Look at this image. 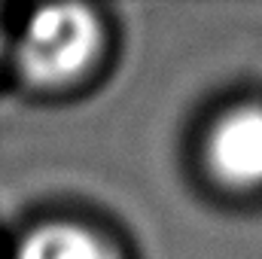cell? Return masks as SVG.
I'll list each match as a JSON object with an SVG mask.
<instances>
[{"instance_id": "cell-2", "label": "cell", "mask_w": 262, "mask_h": 259, "mask_svg": "<svg viewBox=\"0 0 262 259\" xmlns=\"http://www.w3.org/2000/svg\"><path fill=\"white\" fill-rule=\"evenodd\" d=\"M210 183L235 198H262V98L226 104L201 137Z\"/></svg>"}, {"instance_id": "cell-4", "label": "cell", "mask_w": 262, "mask_h": 259, "mask_svg": "<svg viewBox=\"0 0 262 259\" xmlns=\"http://www.w3.org/2000/svg\"><path fill=\"white\" fill-rule=\"evenodd\" d=\"M0 46H3V34H0Z\"/></svg>"}, {"instance_id": "cell-3", "label": "cell", "mask_w": 262, "mask_h": 259, "mask_svg": "<svg viewBox=\"0 0 262 259\" xmlns=\"http://www.w3.org/2000/svg\"><path fill=\"white\" fill-rule=\"evenodd\" d=\"M15 259H119L92 229L76 223H49L34 229L15 250Z\"/></svg>"}, {"instance_id": "cell-1", "label": "cell", "mask_w": 262, "mask_h": 259, "mask_svg": "<svg viewBox=\"0 0 262 259\" xmlns=\"http://www.w3.org/2000/svg\"><path fill=\"white\" fill-rule=\"evenodd\" d=\"M101 25L89 6H43L37 9L18 37V64L28 79L58 85L79 76L98 55Z\"/></svg>"}]
</instances>
